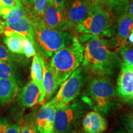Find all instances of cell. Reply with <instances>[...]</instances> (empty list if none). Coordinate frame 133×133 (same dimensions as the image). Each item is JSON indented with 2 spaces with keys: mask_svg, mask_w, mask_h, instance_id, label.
I'll list each match as a JSON object with an SVG mask.
<instances>
[{
  "mask_svg": "<svg viewBox=\"0 0 133 133\" xmlns=\"http://www.w3.org/2000/svg\"><path fill=\"white\" fill-rule=\"evenodd\" d=\"M128 40L129 43H130V44H132L133 45V29L132 31H131V34L129 35L128 38Z\"/></svg>",
  "mask_w": 133,
  "mask_h": 133,
  "instance_id": "35",
  "label": "cell"
},
{
  "mask_svg": "<svg viewBox=\"0 0 133 133\" xmlns=\"http://www.w3.org/2000/svg\"><path fill=\"white\" fill-rule=\"evenodd\" d=\"M19 92L18 84L9 79L0 78V103H11Z\"/></svg>",
  "mask_w": 133,
  "mask_h": 133,
  "instance_id": "17",
  "label": "cell"
},
{
  "mask_svg": "<svg viewBox=\"0 0 133 133\" xmlns=\"http://www.w3.org/2000/svg\"><path fill=\"white\" fill-rule=\"evenodd\" d=\"M20 133H39L33 122H25L21 125Z\"/></svg>",
  "mask_w": 133,
  "mask_h": 133,
  "instance_id": "29",
  "label": "cell"
},
{
  "mask_svg": "<svg viewBox=\"0 0 133 133\" xmlns=\"http://www.w3.org/2000/svg\"><path fill=\"white\" fill-rule=\"evenodd\" d=\"M74 30L76 33L81 34L86 33L97 36L110 37L113 35L110 14L94 3L89 16L76 26Z\"/></svg>",
  "mask_w": 133,
  "mask_h": 133,
  "instance_id": "6",
  "label": "cell"
},
{
  "mask_svg": "<svg viewBox=\"0 0 133 133\" xmlns=\"http://www.w3.org/2000/svg\"><path fill=\"white\" fill-rule=\"evenodd\" d=\"M90 107L85 101L75 99L57 107L54 116V131L57 133H77L81 121Z\"/></svg>",
  "mask_w": 133,
  "mask_h": 133,
  "instance_id": "5",
  "label": "cell"
},
{
  "mask_svg": "<svg viewBox=\"0 0 133 133\" xmlns=\"http://www.w3.org/2000/svg\"><path fill=\"white\" fill-rule=\"evenodd\" d=\"M116 90L107 76H99L91 79L83 100L94 111L107 116L116 107Z\"/></svg>",
  "mask_w": 133,
  "mask_h": 133,
  "instance_id": "3",
  "label": "cell"
},
{
  "mask_svg": "<svg viewBox=\"0 0 133 133\" xmlns=\"http://www.w3.org/2000/svg\"><path fill=\"white\" fill-rule=\"evenodd\" d=\"M21 123H12L7 118L0 117V133H20Z\"/></svg>",
  "mask_w": 133,
  "mask_h": 133,
  "instance_id": "23",
  "label": "cell"
},
{
  "mask_svg": "<svg viewBox=\"0 0 133 133\" xmlns=\"http://www.w3.org/2000/svg\"><path fill=\"white\" fill-rule=\"evenodd\" d=\"M19 101L24 107H32L41 102V92L39 88L32 81H30L20 91Z\"/></svg>",
  "mask_w": 133,
  "mask_h": 133,
  "instance_id": "14",
  "label": "cell"
},
{
  "mask_svg": "<svg viewBox=\"0 0 133 133\" xmlns=\"http://www.w3.org/2000/svg\"><path fill=\"white\" fill-rule=\"evenodd\" d=\"M91 1H92V2H93V0H91Z\"/></svg>",
  "mask_w": 133,
  "mask_h": 133,
  "instance_id": "40",
  "label": "cell"
},
{
  "mask_svg": "<svg viewBox=\"0 0 133 133\" xmlns=\"http://www.w3.org/2000/svg\"><path fill=\"white\" fill-rule=\"evenodd\" d=\"M3 33L5 35L3 41L9 51L13 54H24L23 39L25 36L13 31H4Z\"/></svg>",
  "mask_w": 133,
  "mask_h": 133,
  "instance_id": "18",
  "label": "cell"
},
{
  "mask_svg": "<svg viewBox=\"0 0 133 133\" xmlns=\"http://www.w3.org/2000/svg\"><path fill=\"white\" fill-rule=\"evenodd\" d=\"M2 22H3L0 20V34L2 33V28H1V26H2Z\"/></svg>",
  "mask_w": 133,
  "mask_h": 133,
  "instance_id": "37",
  "label": "cell"
},
{
  "mask_svg": "<svg viewBox=\"0 0 133 133\" xmlns=\"http://www.w3.org/2000/svg\"><path fill=\"white\" fill-rule=\"evenodd\" d=\"M48 0H34V11L33 13L36 16L43 17L44 11L48 6Z\"/></svg>",
  "mask_w": 133,
  "mask_h": 133,
  "instance_id": "26",
  "label": "cell"
},
{
  "mask_svg": "<svg viewBox=\"0 0 133 133\" xmlns=\"http://www.w3.org/2000/svg\"><path fill=\"white\" fill-rule=\"evenodd\" d=\"M54 133H57V132H55V131H54Z\"/></svg>",
  "mask_w": 133,
  "mask_h": 133,
  "instance_id": "39",
  "label": "cell"
},
{
  "mask_svg": "<svg viewBox=\"0 0 133 133\" xmlns=\"http://www.w3.org/2000/svg\"><path fill=\"white\" fill-rule=\"evenodd\" d=\"M23 6L20 0H0V7L15 8Z\"/></svg>",
  "mask_w": 133,
  "mask_h": 133,
  "instance_id": "30",
  "label": "cell"
},
{
  "mask_svg": "<svg viewBox=\"0 0 133 133\" xmlns=\"http://www.w3.org/2000/svg\"><path fill=\"white\" fill-rule=\"evenodd\" d=\"M0 78L9 79L17 83L16 72L12 63L0 61Z\"/></svg>",
  "mask_w": 133,
  "mask_h": 133,
  "instance_id": "22",
  "label": "cell"
},
{
  "mask_svg": "<svg viewBox=\"0 0 133 133\" xmlns=\"http://www.w3.org/2000/svg\"><path fill=\"white\" fill-rule=\"evenodd\" d=\"M55 3V4L57 6V8L59 9L65 11L66 7L67 6L70 0H52Z\"/></svg>",
  "mask_w": 133,
  "mask_h": 133,
  "instance_id": "31",
  "label": "cell"
},
{
  "mask_svg": "<svg viewBox=\"0 0 133 133\" xmlns=\"http://www.w3.org/2000/svg\"><path fill=\"white\" fill-rule=\"evenodd\" d=\"M27 11L24 6L15 8L0 7V17L8 23L12 22L21 18L27 17Z\"/></svg>",
  "mask_w": 133,
  "mask_h": 133,
  "instance_id": "20",
  "label": "cell"
},
{
  "mask_svg": "<svg viewBox=\"0 0 133 133\" xmlns=\"http://www.w3.org/2000/svg\"><path fill=\"white\" fill-rule=\"evenodd\" d=\"M16 58L13 53L9 51L7 48L0 44V61L11 62L16 61L17 60Z\"/></svg>",
  "mask_w": 133,
  "mask_h": 133,
  "instance_id": "27",
  "label": "cell"
},
{
  "mask_svg": "<svg viewBox=\"0 0 133 133\" xmlns=\"http://www.w3.org/2000/svg\"><path fill=\"white\" fill-rule=\"evenodd\" d=\"M115 133H129V132H125V131H118V132H116Z\"/></svg>",
  "mask_w": 133,
  "mask_h": 133,
  "instance_id": "38",
  "label": "cell"
},
{
  "mask_svg": "<svg viewBox=\"0 0 133 133\" xmlns=\"http://www.w3.org/2000/svg\"><path fill=\"white\" fill-rule=\"evenodd\" d=\"M124 102H125L126 104H128L130 107L133 110V94L132 95L130 96L129 98H128L127 99L124 100L123 101Z\"/></svg>",
  "mask_w": 133,
  "mask_h": 133,
  "instance_id": "32",
  "label": "cell"
},
{
  "mask_svg": "<svg viewBox=\"0 0 133 133\" xmlns=\"http://www.w3.org/2000/svg\"><path fill=\"white\" fill-rule=\"evenodd\" d=\"M22 1L23 3H24L25 5H27V6H29V5H30L32 4L33 3V1L34 0H21Z\"/></svg>",
  "mask_w": 133,
  "mask_h": 133,
  "instance_id": "36",
  "label": "cell"
},
{
  "mask_svg": "<svg viewBox=\"0 0 133 133\" xmlns=\"http://www.w3.org/2000/svg\"><path fill=\"white\" fill-rule=\"evenodd\" d=\"M43 19L46 25L52 29L60 31L70 30L66 20L65 11L57 8L52 0H48Z\"/></svg>",
  "mask_w": 133,
  "mask_h": 133,
  "instance_id": "9",
  "label": "cell"
},
{
  "mask_svg": "<svg viewBox=\"0 0 133 133\" xmlns=\"http://www.w3.org/2000/svg\"><path fill=\"white\" fill-rule=\"evenodd\" d=\"M83 59V47L78 38L74 36L71 44L52 55L51 68L57 85H61L79 67Z\"/></svg>",
  "mask_w": 133,
  "mask_h": 133,
  "instance_id": "4",
  "label": "cell"
},
{
  "mask_svg": "<svg viewBox=\"0 0 133 133\" xmlns=\"http://www.w3.org/2000/svg\"><path fill=\"white\" fill-rule=\"evenodd\" d=\"M32 22L35 45L48 57L71 44L74 35L66 31L54 30L46 25L43 17L33 13L29 17Z\"/></svg>",
  "mask_w": 133,
  "mask_h": 133,
  "instance_id": "2",
  "label": "cell"
},
{
  "mask_svg": "<svg viewBox=\"0 0 133 133\" xmlns=\"http://www.w3.org/2000/svg\"><path fill=\"white\" fill-rule=\"evenodd\" d=\"M24 45V54L27 58H30L36 55V51L35 49V44L28 38L25 36L23 39Z\"/></svg>",
  "mask_w": 133,
  "mask_h": 133,
  "instance_id": "25",
  "label": "cell"
},
{
  "mask_svg": "<svg viewBox=\"0 0 133 133\" xmlns=\"http://www.w3.org/2000/svg\"><path fill=\"white\" fill-rule=\"evenodd\" d=\"M93 2L96 3V4L101 6L104 4H106V3H107V0H93Z\"/></svg>",
  "mask_w": 133,
  "mask_h": 133,
  "instance_id": "34",
  "label": "cell"
},
{
  "mask_svg": "<svg viewBox=\"0 0 133 133\" xmlns=\"http://www.w3.org/2000/svg\"><path fill=\"white\" fill-rule=\"evenodd\" d=\"M128 14L133 18V0L129 1L128 9Z\"/></svg>",
  "mask_w": 133,
  "mask_h": 133,
  "instance_id": "33",
  "label": "cell"
},
{
  "mask_svg": "<svg viewBox=\"0 0 133 133\" xmlns=\"http://www.w3.org/2000/svg\"><path fill=\"white\" fill-rule=\"evenodd\" d=\"M120 72L117 79L116 93L124 101L133 94V66L121 62Z\"/></svg>",
  "mask_w": 133,
  "mask_h": 133,
  "instance_id": "10",
  "label": "cell"
},
{
  "mask_svg": "<svg viewBox=\"0 0 133 133\" xmlns=\"http://www.w3.org/2000/svg\"><path fill=\"white\" fill-rule=\"evenodd\" d=\"M94 3L91 0H70L65 9L66 20L70 30L81 24L90 14Z\"/></svg>",
  "mask_w": 133,
  "mask_h": 133,
  "instance_id": "8",
  "label": "cell"
},
{
  "mask_svg": "<svg viewBox=\"0 0 133 133\" xmlns=\"http://www.w3.org/2000/svg\"><path fill=\"white\" fill-rule=\"evenodd\" d=\"M82 126L85 133H102L107 128V122L99 113L90 111L83 117Z\"/></svg>",
  "mask_w": 133,
  "mask_h": 133,
  "instance_id": "12",
  "label": "cell"
},
{
  "mask_svg": "<svg viewBox=\"0 0 133 133\" xmlns=\"http://www.w3.org/2000/svg\"><path fill=\"white\" fill-rule=\"evenodd\" d=\"M84 75L83 70L78 68L61 85L57 94L51 102L57 107H61L77 98L84 85Z\"/></svg>",
  "mask_w": 133,
  "mask_h": 133,
  "instance_id": "7",
  "label": "cell"
},
{
  "mask_svg": "<svg viewBox=\"0 0 133 133\" xmlns=\"http://www.w3.org/2000/svg\"><path fill=\"white\" fill-rule=\"evenodd\" d=\"M121 121L127 132L133 133V113L124 114L121 116Z\"/></svg>",
  "mask_w": 133,
  "mask_h": 133,
  "instance_id": "28",
  "label": "cell"
},
{
  "mask_svg": "<svg viewBox=\"0 0 133 133\" xmlns=\"http://www.w3.org/2000/svg\"><path fill=\"white\" fill-rule=\"evenodd\" d=\"M119 53L123 59V62L133 66V47L125 44L119 48Z\"/></svg>",
  "mask_w": 133,
  "mask_h": 133,
  "instance_id": "24",
  "label": "cell"
},
{
  "mask_svg": "<svg viewBox=\"0 0 133 133\" xmlns=\"http://www.w3.org/2000/svg\"><path fill=\"white\" fill-rule=\"evenodd\" d=\"M78 39L83 47V65L99 76H112L121 60L109 49V43L99 36L82 33Z\"/></svg>",
  "mask_w": 133,
  "mask_h": 133,
  "instance_id": "1",
  "label": "cell"
},
{
  "mask_svg": "<svg viewBox=\"0 0 133 133\" xmlns=\"http://www.w3.org/2000/svg\"><path fill=\"white\" fill-rule=\"evenodd\" d=\"M56 108L50 102L43 104L38 111L35 124L39 133H54Z\"/></svg>",
  "mask_w": 133,
  "mask_h": 133,
  "instance_id": "11",
  "label": "cell"
},
{
  "mask_svg": "<svg viewBox=\"0 0 133 133\" xmlns=\"http://www.w3.org/2000/svg\"><path fill=\"white\" fill-rule=\"evenodd\" d=\"M133 29V18L128 13L119 17L118 22L117 44L119 48L125 45L129 35Z\"/></svg>",
  "mask_w": 133,
  "mask_h": 133,
  "instance_id": "16",
  "label": "cell"
},
{
  "mask_svg": "<svg viewBox=\"0 0 133 133\" xmlns=\"http://www.w3.org/2000/svg\"><path fill=\"white\" fill-rule=\"evenodd\" d=\"M31 78L33 83L38 86L41 92V102L45 99V92L43 84V69L37 55L33 56L31 66Z\"/></svg>",
  "mask_w": 133,
  "mask_h": 133,
  "instance_id": "19",
  "label": "cell"
},
{
  "mask_svg": "<svg viewBox=\"0 0 133 133\" xmlns=\"http://www.w3.org/2000/svg\"><path fill=\"white\" fill-rule=\"evenodd\" d=\"M38 57L43 69V84L45 92V98L48 99L52 97L57 90L58 85L51 66L46 64L42 58L39 56Z\"/></svg>",
  "mask_w": 133,
  "mask_h": 133,
  "instance_id": "15",
  "label": "cell"
},
{
  "mask_svg": "<svg viewBox=\"0 0 133 133\" xmlns=\"http://www.w3.org/2000/svg\"><path fill=\"white\" fill-rule=\"evenodd\" d=\"M129 0H107L109 9L114 15L120 17L128 12Z\"/></svg>",
  "mask_w": 133,
  "mask_h": 133,
  "instance_id": "21",
  "label": "cell"
},
{
  "mask_svg": "<svg viewBox=\"0 0 133 133\" xmlns=\"http://www.w3.org/2000/svg\"><path fill=\"white\" fill-rule=\"evenodd\" d=\"M2 33L4 31H13L23 35L34 43V31L32 22L28 17L21 18L12 22H2Z\"/></svg>",
  "mask_w": 133,
  "mask_h": 133,
  "instance_id": "13",
  "label": "cell"
}]
</instances>
